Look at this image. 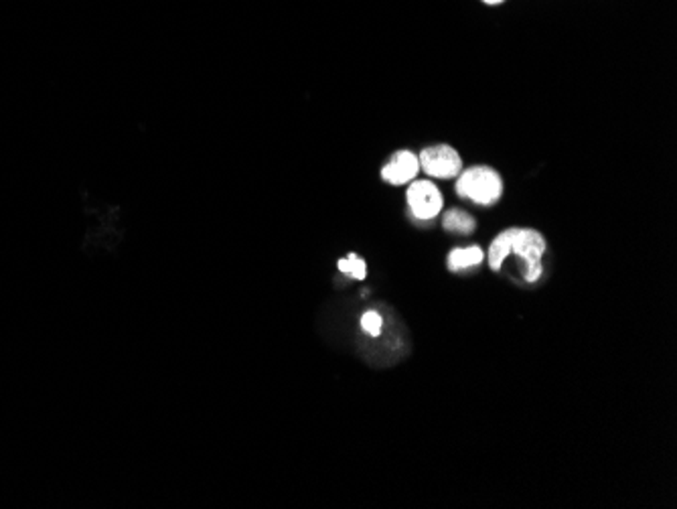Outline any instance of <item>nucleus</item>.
<instances>
[{
    "mask_svg": "<svg viewBox=\"0 0 677 509\" xmlns=\"http://www.w3.org/2000/svg\"><path fill=\"white\" fill-rule=\"evenodd\" d=\"M456 193L479 205H491L497 204L501 197L503 181L497 171L491 167H472L458 177Z\"/></svg>",
    "mask_w": 677,
    "mask_h": 509,
    "instance_id": "f257e3e1",
    "label": "nucleus"
},
{
    "mask_svg": "<svg viewBox=\"0 0 677 509\" xmlns=\"http://www.w3.org/2000/svg\"><path fill=\"white\" fill-rule=\"evenodd\" d=\"M511 252H515L517 256H522L528 262L525 280L536 282L541 274V254L546 252V242L539 231L514 228V234H511Z\"/></svg>",
    "mask_w": 677,
    "mask_h": 509,
    "instance_id": "f03ea898",
    "label": "nucleus"
},
{
    "mask_svg": "<svg viewBox=\"0 0 677 509\" xmlns=\"http://www.w3.org/2000/svg\"><path fill=\"white\" fill-rule=\"evenodd\" d=\"M420 167L426 171V175L434 179H455L463 169V161L453 146L436 145L428 146L418 156Z\"/></svg>",
    "mask_w": 677,
    "mask_h": 509,
    "instance_id": "7ed1b4c3",
    "label": "nucleus"
},
{
    "mask_svg": "<svg viewBox=\"0 0 677 509\" xmlns=\"http://www.w3.org/2000/svg\"><path fill=\"white\" fill-rule=\"evenodd\" d=\"M405 197L410 212L422 221L434 220L442 212V193L432 181H412Z\"/></svg>",
    "mask_w": 677,
    "mask_h": 509,
    "instance_id": "20e7f679",
    "label": "nucleus"
},
{
    "mask_svg": "<svg viewBox=\"0 0 677 509\" xmlns=\"http://www.w3.org/2000/svg\"><path fill=\"white\" fill-rule=\"evenodd\" d=\"M420 171L418 156L410 151H397L392 159L388 161L386 167L381 169V179L392 185H405L416 179Z\"/></svg>",
    "mask_w": 677,
    "mask_h": 509,
    "instance_id": "39448f33",
    "label": "nucleus"
},
{
    "mask_svg": "<svg viewBox=\"0 0 677 509\" xmlns=\"http://www.w3.org/2000/svg\"><path fill=\"white\" fill-rule=\"evenodd\" d=\"M485 260V252L479 246H471V248H456L448 254V268L453 272L464 271V268L477 266Z\"/></svg>",
    "mask_w": 677,
    "mask_h": 509,
    "instance_id": "423d86ee",
    "label": "nucleus"
},
{
    "mask_svg": "<svg viewBox=\"0 0 677 509\" xmlns=\"http://www.w3.org/2000/svg\"><path fill=\"white\" fill-rule=\"evenodd\" d=\"M511 234H514V228L501 231V234L493 239L491 248H489V266H491L493 271H499L503 260L511 254Z\"/></svg>",
    "mask_w": 677,
    "mask_h": 509,
    "instance_id": "0eeeda50",
    "label": "nucleus"
},
{
    "mask_svg": "<svg viewBox=\"0 0 677 509\" xmlns=\"http://www.w3.org/2000/svg\"><path fill=\"white\" fill-rule=\"evenodd\" d=\"M442 226H445L448 231H456V234H472L475 231V220L463 212V209H450V212L445 213V220H442Z\"/></svg>",
    "mask_w": 677,
    "mask_h": 509,
    "instance_id": "6e6552de",
    "label": "nucleus"
},
{
    "mask_svg": "<svg viewBox=\"0 0 677 509\" xmlns=\"http://www.w3.org/2000/svg\"><path fill=\"white\" fill-rule=\"evenodd\" d=\"M337 266H338V271L345 272V274H351L353 279H357V280H364L365 279V272H367L365 262L361 260L357 256V254H349L347 258L338 260Z\"/></svg>",
    "mask_w": 677,
    "mask_h": 509,
    "instance_id": "1a4fd4ad",
    "label": "nucleus"
},
{
    "mask_svg": "<svg viewBox=\"0 0 677 509\" xmlns=\"http://www.w3.org/2000/svg\"><path fill=\"white\" fill-rule=\"evenodd\" d=\"M361 327H364L365 333L378 337L381 333V317L378 313L367 311L364 317H361Z\"/></svg>",
    "mask_w": 677,
    "mask_h": 509,
    "instance_id": "9d476101",
    "label": "nucleus"
},
{
    "mask_svg": "<svg viewBox=\"0 0 677 509\" xmlns=\"http://www.w3.org/2000/svg\"><path fill=\"white\" fill-rule=\"evenodd\" d=\"M483 3H485V4H501L503 0H483Z\"/></svg>",
    "mask_w": 677,
    "mask_h": 509,
    "instance_id": "9b49d317",
    "label": "nucleus"
}]
</instances>
